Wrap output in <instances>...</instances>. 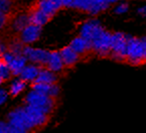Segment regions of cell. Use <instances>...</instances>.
<instances>
[{
  "label": "cell",
  "mask_w": 146,
  "mask_h": 133,
  "mask_svg": "<svg viewBox=\"0 0 146 133\" xmlns=\"http://www.w3.org/2000/svg\"><path fill=\"white\" fill-rule=\"evenodd\" d=\"M15 55L13 54V53H11L10 51H7V52H5L4 54L1 55V61L4 63H6L7 65H9L11 62H12V60L14 59Z\"/></svg>",
  "instance_id": "4316f807"
},
{
  "label": "cell",
  "mask_w": 146,
  "mask_h": 133,
  "mask_svg": "<svg viewBox=\"0 0 146 133\" xmlns=\"http://www.w3.org/2000/svg\"><path fill=\"white\" fill-rule=\"evenodd\" d=\"M27 63H28V60L23 55L15 56L14 59L12 60V62L9 64V66H10L13 77H16V78L19 77L20 73H21L22 70L24 69V66L27 65Z\"/></svg>",
  "instance_id": "2e32d148"
},
{
  "label": "cell",
  "mask_w": 146,
  "mask_h": 133,
  "mask_svg": "<svg viewBox=\"0 0 146 133\" xmlns=\"http://www.w3.org/2000/svg\"><path fill=\"white\" fill-rule=\"evenodd\" d=\"M58 81L56 73L52 72L46 66H41L39 74L33 83H46V84H54Z\"/></svg>",
  "instance_id": "9a60e30c"
},
{
  "label": "cell",
  "mask_w": 146,
  "mask_h": 133,
  "mask_svg": "<svg viewBox=\"0 0 146 133\" xmlns=\"http://www.w3.org/2000/svg\"><path fill=\"white\" fill-rule=\"evenodd\" d=\"M7 51H8V47L5 43H1V45H0V53H1V55L4 54Z\"/></svg>",
  "instance_id": "836d02e7"
},
{
  "label": "cell",
  "mask_w": 146,
  "mask_h": 133,
  "mask_svg": "<svg viewBox=\"0 0 146 133\" xmlns=\"http://www.w3.org/2000/svg\"><path fill=\"white\" fill-rule=\"evenodd\" d=\"M50 52L47 49H37V47H32L30 45H25L23 49V56L26 57L28 63H33V64L39 65L41 66H45L50 59Z\"/></svg>",
  "instance_id": "52a82bcc"
},
{
  "label": "cell",
  "mask_w": 146,
  "mask_h": 133,
  "mask_svg": "<svg viewBox=\"0 0 146 133\" xmlns=\"http://www.w3.org/2000/svg\"><path fill=\"white\" fill-rule=\"evenodd\" d=\"M29 17H30V22L31 23H35L36 25L39 26H44L47 22L50 20V15H47L44 11H42L41 9L37 8H33L31 11L29 12Z\"/></svg>",
  "instance_id": "5bb4252c"
},
{
  "label": "cell",
  "mask_w": 146,
  "mask_h": 133,
  "mask_svg": "<svg viewBox=\"0 0 146 133\" xmlns=\"http://www.w3.org/2000/svg\"><path fill=\"white\" fill-rule=\"evenodd\" d=\"M110 5L111 4H110L109 0H91V7L88 13L95 16V15L107 10Z\"/></svg>",
  "instance_id": "e0dca14e"
},
{
  "label": "cell",
  "mask_w": 146,
  "mask_h": 133,
  "mask_svg": "<svg viewBox=\"0 0 146 133\" xmlns=\"http://www.w3.org/2000/svg\"><path fill=\"white\" fill-rule=\"evenodd\" d=\"M126 61L134 66L146 62V37L138 39L131 35H128Z\"/></svg>",
  "instance_id": "7a4b0ae2"
},
{
  "label": "cell",
  "mask_w": 146,
  "mask_h": 133,
  "mask_svg": "<svg viewBox=\"0 0 146 133\" xmlns=\"http://www.w3.org/2000/svg\"><path fill=\"white\" fill-rule=\"evenodd\" d=\"M138 13L142 16H146V5L144 6H141L139 9H138Z\"/></svg>",
  "instance_id": "d6a6232c"
},
{
  "label": "cell",
  "mask_w": 146,
  "mask_h": 133,
  "mask_svg": "<svg viewBox=\"0 0 146 133\" xmlns=\"http://www.w3.org/2000/svg\"><path fill=\"white\" fill-rule=\"evenodd\" d=\"M24 45H24L20 39H16V41H12V43L8 45V49L11 53H13L15 56H19V55H23Z\"/></svg>",
  "instance_id": "cb8c5ba5"
},
{
  "label": "cell",
  "mask_w": 146,
  "mask_h": 133,
  "mask_svg": "<svg viewBox=\"0 0 146 133\" xmlns=\"http://www.w3.org/2000/svg\"><path fill=\"white\" fill-rule=\"evenodd\" d=\"M91 7V0H74L72 8L83 12H89Z\"/></svg>",
  "instance_id": "603a6c76"
},
{
  "label": "cell",
  "mask_w": 146,
  "mask_h": 133,
  "mask_svg": "<svg viewBox=\"0 0 146 133\" xmlns=\"http://www.w3.org/2000/svg\"><path fill=\"white\" fill-rule=\"evenodd\" d=\"M118 1H119V0H109L110 4H114V3L118 2Z\"/></svg>",
  "instance_id": "e575fe53"
},
{
  "label": "cell",
  "mask_w": 146,
  "mask_h": 133,
  "mask_svg": "<svg viewBox=\"0 0 146 133\" xmlns=\"http://www.w3.org/2000/svg\"><path fill=\"white\" fill-rule=\"evenodd\" d=\"M40 68L41 66H39V65L29 63V64H27L24 66V69L20 73L19 78L21 80H23V81H25L26 83H33L37 78V76H38Z\"/></svg>",
  "instance_id": "8fae6325"
},
{
  "label": "cell",
  "mask_w": 146,
  "mask_h": 133,
  "mask_svg": "<svg viewBox=\"0 0 146 133\" xmlns=\"http://www.w3.org/2000/svg\"><path fill=\"white\" fill-rule=\"evenodd\" d=\"M24 108H25L27 114L29 115L35 128L42 127L43 125L46 124L47 120H48V115L47 114H45L44 112L39 110L38 108H35L30 105H26V104H24Z\"/></svg>",
  "instance_id": "9c48e42d"
},
{
  "label": "cell",
  "mask_w": 146,
  "mask_h": 133,
  "mask_svg": "<svg viewBox=\"0 0 146 133\" xmlns=\"http://www.w3.org/2000/svg\"><path fill=\"white\" fill-rule=\"evenodd\" d=\"M69 45L77 53V54H79L80 56H83V55L87 54V53L89 52L86 41H85V39H83L81 35L76 37L75 39H72L71 43H69Z\"/></svg>",
  "instance_id": "d6986e66"
},
{
  "label": "cell",
  "mask_w": 146,
  "mask_h": 133,
  "mask_svg": "<svg viewBox=\"0 0 146 133\" xmlns=\"http://www.w3.org/2000/svg\"><path fill=\"white\" fill-rule=\"evenodd\" d=\"M24 104L38 108L45 114L50 115L56 105V99L31 89L24 98Z\"/></svg>",
  "instance_id": "3957f363"
},
{
  "label": "cell",
  "mask_w": 146,
  "mask_h": 133,
  "mask_svg": "<svg viewBox=\"0 0 146 133\" xmlns=\"http://www.w3.org/2000/svg\"><path fill=\"white\" fill-rule=\"evenodd\" d=\"M6 19H7L6 13L1 12V14H0V24H1V27H3V26L5 25V23H6Z\"/></svg>",
  "instance_id": "4dcf8cb0"
},
{
  "label": "cell",
  "mask_w": 146,
  "mask_h": 133,
  "mask_svg": "<svg viewBox=\"0 0 146 133\" xmlns=\"http://www.w3.org/2000/svg\"><path fill=\"white\" fill-rule=\"evenodd\" d=\"M50 2L54 4V6L56 7V10H60V9L62 8V0H50Z\"/></svg>",
  "instance_id": "f546056e"
},
{
  "label": "cell",
  "mask_w": 146,
  "mask_h": 133,
  "mask_svg": "<svg viewBox=\"0 0 146 133\" xmlns=\"http://www.w3.org/2000/svg\"><path fill=\"white\" fill-rule=\"evenodd\" d=\"M30 22V17H29V13H22L19 14L17 17H15L14 20L12 21V29L16 32H20L22 29L26 27Z\"/></svg>",
  "instance_id": "ac0fdd59"
},
{
  "label": "cell",
  "mask_w": 146,
  "mask_h": 133,
  "mask_svg": "<svg viewBox=\"0 0 146 133\" xmlns=\"http://www.w3.org/2000/svg\"><path fill=\"white\" fill-rule=\"evenodd\" d=\"M127 49H128V33H123L121 31L112 32L110 57L117 62L126 61Z\"/></svg>",
  "instance_id": "277c9868"
},
{
  "label": "cell",
  "mask_w": 146,
  "mask_h": 133,
  "mask_svg": "<svg viewBox=\"0 0 146 133\" xmlns=\"http://www.w3.org/2000/svg\"><path fill=\"white\" fill-rule=\"evenodd\" d=\"M35 7L41 9L42 11H44L47 15H50V17H54L56 13L58 12V10L56 9V7L54 6L50 0H37Z\"/></svg>",
  "instance_id": "44dd1931"
},
{
  "label": "cell",
  "mask_w": 146,
  "mask_h": 133,
  "mask_svg": "<svg viewBox=\"0 0 146 133\" xmlns=\"http://www.w3.org/2000/svg\"><path fill=\"white\" fill-rule=\"evenodd\" d=\"M11 133H25L35 128L24 106L11 110L7 115Z\"/></svg>",
  "instance_id": "6da1fadb"
},
{
  "label": "cell",
  "mask_w": 146,
  "mask_h": 133,
  "mask_svg": "<svg viewBox=\"0 0 146 133\" xmlns=\"http://www.w3.org/2000/svg\"><path fill=\"white\" fill-rule=\"evenodd\" d=\"M31 89L41 93V94L47 95L52 98L56 99L60 95V89L56 83L54 84H46V83H32Z\"/></svg>",
  "instance_id": "30bf717a"
},
{
  "label": "cell",
  "mask_w": 146,
  "mask_h": 133,
  "mask_svg": "<svg viewBox=\"0 0 146 133\" xmlns=\"http://www.w3.org/2000/svg\"><path fill=\"white\" fill-rule=\"evenodd\" d=\"M0 132L1 133H11L10 124L8 121H1L0 122Z\"/></svg>",
  "instance_id": "83f0119b"
},
{
  "label": "cell",
  "mask_w": 146,
  "mask_h": 133,
  "mask_svg": "<svg viewBox=\"0 0 146 133\" xmlns=\"http://www.w3.org/2000/svg\"><path fill=\"white\" fill-rule=\"evenodd\" d=\"M12 6V1L11 0H0V10L1 12L8 13Z\"/></svg>",
  "instance_id": "d4e9b609"
},
{
  "label": "cell",
  "mask_w": 146,
  "mask_h": 133,
  "mask_svg": "<svg viewBox=\"0 0 146 133\" xmlns=\"http://www.w3.org/2000/svg\"><path fill=\"white\" fill-rule=\"evenodd\" d=\"M73 1H74V0H62V7H64V8H72Z\"/></svg>",
  "instance_id": "1f68e13d"
},
{
  "label": "cell",
  "mask_w": 146,
  "mask_h": 133,
  "mask_svg": "<svg viewBox=\"0 0 146 133\" xmlns=\"http://www.w3.org/2000/svg\"><path fill=\"white\" fill-rule=\"evenodd\" d=\"M11 77H13V75L9 65L1 61L0 63V82L2 83V82L8 81Z\"/></svg>",
  "instance_id": "7402d4cb"
},
{
  "label": "cell",
  "mask_w": 146,
  "mask_h": 133,
  "mask_svg": "<svg viewBox=\"0 0 146 133\" xmlns=\"http://www.w3.org/2000/svg\"><path fill=\"white\" fill-rule=\"evenodd\" d=\"M42 27L35 23H29L19 32V39L24 45H32L40 37Z\"/></svg>",
  "instance_id": "ba28073f"
},
{
  "label": "cell",
  "mask_w": 146,
  "mask_h": 133,
  "mask_svg": "<svg viewBox=\"0 0 146 133\" xmlns=\"http://www.w3.org/2000/svg\"><path fill=\"white\" fill-rule=\"evenodd\" d=\"M112 32L104 28L92 41V52L100 57H110L111 55Z\"/></svg>",
  "instance_id": "5b68a950"
},
{
  "label": "cell",
  "mask_w": 146,
  "mask_h": 133,
  "mask_svg": "<svg viewBox=\"0 0 146 133\" xmlns=\"http://www.w3.org/2000/svg\"><path fill=\"white\" fill-rule=\"evenodd\" d=\"M60 56L62 58V61H64V64L66 66H73L79 62L80 56L79 54L74 51L70 45H67V47H64L60 51Z\"/></svg>",
  "instance_id": "7c38bea8"
},
{
  "label": "cell",
  "mask_w": 146,
  "mask_h": 133,
  "mask_svg": "<svg viewBox=\"0 0 146 133\" xmlns=\"http://www.w3.org/2000/svg\"><path fill=\"white\" fill-rule=\"evenodd\" d=\"M46 68H48L50 70H52L54 73H60V72L62 71L64 66V61H62V58L60 56V51H52L50 52V59H48V62L46 64Z\"/></svg>",
  "instance_id": "4fadbf2b"
},
{
  "label": "cell",
  "mask_w": 146,
  "mask_h": 133,
  "mask_svg": "<svg viewBox=\"0 0 146 133\" xmlns=\"http://www.w3.org/2000/svg\"><path fill=\"white\" fill-rule=\"evenodd\" d=\"M129 10V5L128 3L126 2H121L119 3L118 5H117L116 7H115L114 9V12L116 13V14H124V13H126L127 11Z\"/></svg>",
  "instance_id": "484cf974"
},
{
  "label": "cell",
  "mask_w": 146,
  "mask_h": 133,
  "mask_svg": "<svg viewBox=\"0 0 146 133\" xmlns=\"http://www.w3.org/2000/svg\"><path fill=\"white\" fill-rule=\"evenodd\" d=\"M26 83L25 81H23V80H21L19 77H17V79H15L14 81H12V83L10 84V86H9V94H10V96L12 97H15L17 96V95H19L20 93L22 92V91H24V89L26 88Z\"/></svg>",
  "instance_id": "ffe728a7"
},
{
  "label": "cell",
  "mask_w": 146,
  "mask_h": 133,
  "mask_svg": "<svg viewBox=\"0 0 146 133\" xmlns=\"http://www.w3.org/2000/svg\"><path fill=\"white\" fill-rule=\"evenodd\" d=\"M9 91H6L5 89H0V104L3 105L5 102L8 100V97H9Z\"/></svg>",
  "instance_id": "f1b7e54d"
},
{
  "label": "cell",
  "mask_w": 146,
  "mask_h": 133,
  "mask_svg": "<svg viewBox=\"0 0 146 133\" xmlns=\"http://www.w3.org/2000/svg\"><path fill=\"white\" fill-rule=\"evenodd\" d=\"M104 29V27L101 25V22L97 18H92V19L87 20L86 22L83 23L80 29V35L83 39H85L88 47L89 52H92V41L97 35H99L100 32Z\"/></svg>",
  "instance_id": "8992f818"
}]
</instances>
